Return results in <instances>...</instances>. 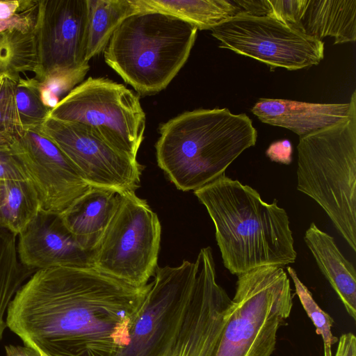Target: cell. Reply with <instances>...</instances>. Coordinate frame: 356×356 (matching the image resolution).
<instances>
[{"mask_svg": "<svg viewBox=\"0 0 356 356\" xmlns=\"http://www.w3.org/2000/svg\"><path fill=\"white\" fill-rule=\"evenodd\" d=\"M152 285L94 267L38 270L11 300L6 325L40 356H115L129 343Z\"/></svg>", "mask_w": 356, "mask_h": 356, "instance_id": "cell-1", "label": "cell"}, {"mask_svg": "<svg viewBox=\"0 0 356 356\" xmlns=\"http://www.w3.org/2000/svg\"><path fill=\"white\" fill-rule=\"evenodd\" d=\"M194 194L214 224L223 264L232 274L296 261L289 218L276 200L267 203L254 188L225 175Z\"/></svg>", "mask_w": 356, "mask_h": 356, "instance_id": "cell-2", "label": "cell"}, {"mask_svg": "<svg viewBox=\"0 0 356 356\" xmlns=\"http://www.w3.org/2000/svg\"><path fill=\"white\" fill-rule=\"evenodd\" d=\"M159 133L157 164L182 191H194L225 175L257 138L246 114L226 108L184 112L161 124Z\"/></svg>", "mask_w": 356, "mask_h": 356, "instance_id": "cell-3", "label": "cell"}, {"mask_svg": "<svg viewBox=\"0 0 356 356\" xmlns=\"http://www.w3.org/2000/svg\"><path fill=\"white\" fill-rule=\"evenodd\" d=\"M197 29L174 16L142 11L127 17L104 50L106 64L138 94L165 89L187 61Z\"/></svg>", "mask_w": 356, "mask_h": 356, "instance_id": "cell-4", "label": "cell"}, {"mask_svg": "<svg viewBox=\"0 0 356 356\" xmlns=\"http://www.w3.org/2000/svg\"><path fill=\"white\" fill-rule=\"evenodd\" d=\"M297 189L325 211L356 251V111L346 120L300 137Z\"/></svg>", "mask_w": 356, "mask_h": 356, "instance_id": "cell-5", "label": "cell"}, {"mask_svg": "<svg viewBox=\"0 0 356 356\" xmlns=\"http://www.w3.org/2000/svg\"><path fill=\"white\" fill-rule=\"evenodd\" d=\"M292 307L291 284L282 267L264 266L238 275L213 356H271Z\"/></svg>", "mask_w": 356, "mask_h": 356, "instance_id": "cell-6", "label": "cell"}, {"mask_svg": "<svg viewBox=\"0 0 356 356\" xmlns=\"http://www.w3.org/2000/svg\"><path fill=\"white\" fill-rule=\"evenodd\" d=\"M161 226L156 213L135 192L118 193L116 209L97 247L92 267L135 286L154 275Z\"/></svg>", "mask_w": 356, "mask_h": 356, "instance_id": "cell-7", "label": "cell"}, {"mask_svg": "<svg viewBox=\"0 0 356 356\" xmlns=\"http://www.w3.org/2000/svg\"><path fill=\"white\" fill-rule=\"evenodd\" d=\"M49 117L88 126L114 148L137 159L145 113L139 96L123 84L88 77L58 102Z\"/></svg>", "mask_w": 356, "mask_h": 356, "instance_id": "cell-8", "label": "cell"}, {"mask_svg": "<svg viewBox=\"0 0 356 356\" xmlns=\"http://www.w3.org/2000/svg\"><path fill=\"white\" fill-rule=\"evenodd\" d=\"M219 47L268 65L270 70H296L318 65L324 42L298 25L273 17L239 12L211 29Z\"/></svg>", "mask_w": 356, "mask_h": 356, "instance_id": "cell-9", "label": "cell"}, {"mask_svg": "<svg viewBox=\"0 0 356 356\" xmlns=\"http://www.w3.org/2000/svg\"><path fill=\"white\" fill-rule=\"evenodd\" d=\"M87 0H38L35 27V79H67L76 85L90 69L86 60Z\"/></svg>", "mask_w": 356, "mask_h": 356, "instance_id": "cell-10", "label": "cell"}, {"mask_svg": "<svg viewBox=\"0 0 356 356\" xmlns=\"http://www.w3.org/2000/svg\"><path fill=\"white\" fill-rule=\"evenodd\" d=\"M69 159L90 186L135 192L143 166L107 143L92 128L49 117L38 128Z\"/></svg>", "mask_w": 356, "mask_h": 356, "instance_id": "cell-11", "label": "cell"}, {"mask_svg": "<svg viewBox=\"0 0 356 356\" xmlns=\"http://www.w3.org/2000/svg\"><path fill=\"white\" fill-rule=\"evenodd\" d=\"M196 274L195 261L156 268L129 343L115 356H156L160 352L191 300Z\"/></svg>", "mask_w": 356, "mask_h": 356, "instance_id": "cell-12", "label": "cell"}, {"mask_svg": "<svg viewBox=\"0 0 356 356\" xmlns=\"http://www.w3.org/2000/svg\"><path fill=\"white\" fill-rule=\"evenodd\" d=\"M191 300L156 356H213L232 299L218 284L213 257L199 255Z\"/></svg>", "mask_w": 356, "mask_h": 356, "instance_id": "cell-13", "label": "cell"}, {"mask_svg": "<svg viewBox=\"0 0 356 356\" xmlns=\"http://www.w3.org/2000/svg\"><path fill=\"white\" fill-rule=\"evenodd\" d=\"M10 151L37 193L40 212L60 215L90 188L65 154L38 128L16 136Z\"/></svg>", "mask_w": 356, "mask_h": 356, "instance_id": "cell-14", "label": "cell"}, {"mask_svg": "<svg viewBox=\"0 0 356 356\" xmlns=\"http://www.w3.org/2000/svg\"><path fill=\"white\" fill-rule=\"evenodd\" d=\"M20 263L33 271L58 266L92 267V254L83 250L59 215L42 212L18 235Z\"/></svg>", "mask_w": 356, "mask_h": 356, "instance_id": "cell-15", "label": "cell"}, {"mask_svg": "<svg viewBox=\"0 0 356 356\" xmlns=\"http://www.w3.org/2000/svg\"><path fill=\"white\" fill-rule=\"evenodd\" d=\"M356 111V92L346 104L308 103L289 99H260L252 113L262 122L286 128L300 137L347 120Z\"/></svg>", "mask_w": 356, "mask_h": 356, "instance_id": "cell-16", "label": "cell"}, {"mask_svg": "<svg viewBox=\"0 0 356 356\" xmlns=\"http://www.w3.org/2000/svg\"><path fill=\"white\" fill-rule=\"evenodd\" d=\"M118 201L116 191L90 186L59 216L79 246L92 252L113 216Z\"/></svg>", "mask_w": 356, "mask_h": 356, "instance_id": "cell-17", "label": "cell"}, {"mask_svg": "<svg viewBox=\"0 0 356 356\" xmlns=\"http://www.w3.org/2000/svg\"><path fill=\"white\" fill-rule=\"evenodd\" d=\"M304 241L317 266L343 303L346 312L356 320V271L341 253L334 239L311 222Z\"/></svg>", "mask_w": 356, "mask_h": 356, "instance_id": "cell-18", "label": "cell"}, {"mask_svg": "<svg viewBox=\"0 0 356 356\" xmlns=\"http://www.w3.org/2000/svg\"><path fill=\"white\" fill-rule=\"evenodd\" d=\"M307 35L318 40L330 36L334 44L356 40V0H307L300 21Z\"/></svg>", "mask_w": 356, "mask_h": 356, "instance_id": "cell-19", "label": "cell"}, {"mask_svg": "<svg viewBox=\"0 0 356 356\" xmlns=\"http://www.w3.org/2000/svg\"><path fill=\"white\" fill-rule=\"evenodd\" d=\"M134 2L139 12L170 15L200 30H211L241 12L233 1L227 0H134Z\"/></svg>", "mask_w": 356, "mask_h": 356, "instance_id": "cell-20", "label": "cell"}, {"mask_svg": "<svg viewBox=\"0 0 356 356\" xmlns=\"http://www.w3.org/2000/svg\"><path fill=\"white\" fill-rule=\"evenodd\" d=\"M86 60L104 51L113 33L129 16L139 12L134 0H87Z\"/></svg>", "mask_w": 356, "mask_h": 356, "instance_id": "cell-21", "label": "cell"}, {"mask_svg": "<svg viewBox=\"0 0 356 356\" xmlns=\"http://www.w3.org/2000/svg\"><path fill=\"white\" fill-rule=\"evenodd\" d=\"M40 212L37 193L28 180L0 181V229L18 236Z\"/></svg>", "mask_w": 356, "mask_h": 356, "instance_id": "cell-22", "label": "cell"}, {"mask_svg": "<svg viewBox=\"0 0 356 356\" xmlns=\"http://www.w3.org/2000/svg\"><path fill=\"white\" fill-rule=\"evenodd\" d=\"M36 66L35 29L27 33H0V77L6 76L17 81L22 72H34Z\"/></svg>", "mask_w": 356, "mask_h": 356, "instance_id": "cell-23", "label": "cell"}, {"mask_svg": "<svg viewBox=\"0 0 356 356\" xmlns=\"http://www.w3.org/2000/svg\"><path fill=\"white\" fill-rule=\"evenodd\" d=\"M15 99L23 131L40 127L49 117L51 109L43 103L35 78L17 81Z\"/></svg>", "mask_w": 356, "mask_h": 356, "instance_id": "cell-24", "label": "cell"}, {"mask_svg": "<svg viewBox=\"0 0 356 356\" xmlns=\"http://www.w3.org/2000/svg\"><path fill=\"white\" fill-rule=\"evenodd\" d=\"M287 271L291 277L295 289L302 307L312 321L317 334L321 335L323 342V356H332V345L338 342L339 338L334 336L331 331L334 320L320 308L314 300L308 288L300 281L296 270L291 266Z\"/></svg>", "mask_w": 356, "mask_h": 356, "instance_id": "cell-25", "label": "cell"}, {"mask_svg": "<svg viewBox=\"0 0 356 356\" xmlns=\"http://www.w3.org/2000/svg\"><path fill=\"white\" fill-rule=\"evenodd\" d=\"M234 3L252 15L273 17L300 26L307 0H235Z\"/></svg>", "mask_w": 356, "mask_h": 356, "instance_id": "cell-26", "label": "cell"}, {"mask_svg": "<svg viewBox=\"0 0 356 356\" xmlns=\"http://www.w3.org/2000/svg\"><path fill=\"white\" fill-rule=\"evenodd\" d=\"M17 82L6 76L0 77V132L15 136L23 132L15 99Z\"/></svg>", "mask_w": 356, "mask_h": 356, "instance_id": "cell-27", "label": "cell"}, {"mask_svg": "<svg viewBox=\"0 0 356 356\" xmlns=\"http://www.w3.org/2000/svg\"><path fill=\"white\" fill-rule=\"evenodd\" d=\"M37 5L24 12L19 13L7 19L0 20V33L17 31L23 33L32 32L35 27L38 16Z\"/></svg>", "mask_w": 356, "mask_h": 356, "instance_id": "cell-28", "label": "cell"}, {"mask_svg": "<svg viewBox=\"0 0 356 356\" xmlns=\"http://www.w3.org/2000/svg\"><path fill=\"white\" fill-rule=\"evenodd\" d=\"M27 180L22 167L10 149L0 150V181Z\"/></svg>", "mask_w": 356, "mask_h": 356, "instance_id": "cell-29", "label": "cell"}, {"mask_svg": "<svg viewBox=\"0 0 356 356\" xmlns=\"http://www.w3.org/2000/svg\"><path fill=\"white\" fill-rule=\"evenodd\" d=\"M293 147L287 139L272 143L266 151L270 161L282 164L289 165L292 162Z\"/></svg>", "mask_w": 356, "mask_h": 356, "instance_id": "cell-30", "label": "cell"}, {"mask_svg": "<svg viewBox=\"0 0 356 356\" xmlns=\"http://www.w3.org/2000/svg\"><path fill=\"white\" fill-rule=\"evenodd\" d=\"M38 0L0 1V20L7 19L37 5Z\"/></svg>", "mask_w": 356, "mask_h": 356, "instance_id": "cell-31", "label": "cell"}, {"mask_svg": "<svg viewBox=\"0 0 356 356\" xmlns=\"http://www.w3.org/2000/svg\"><path fill=\"white\" fill-rule=\"evenodd\" d=\"M334 356H356V337L354 334H343L338 341Z\"/></svg>", "mask_w": 356, "mask_h": 356, "instance_id": "cell-32", "label": "cell"}, {"mask_svg": "<svg viewBox=\"0 0 356 356\" xmlns=\"http://www.w3.org/2000/svg\"><path fill=\"white\" fill-rule=\"evenodd\" d=\"M16 136L4 132H0V150L9 149Z\"/></svg>", "mask_w": 356, "mask_h": 356, "instance_id": "cell-33", "label": "cell"}]
</instances>
